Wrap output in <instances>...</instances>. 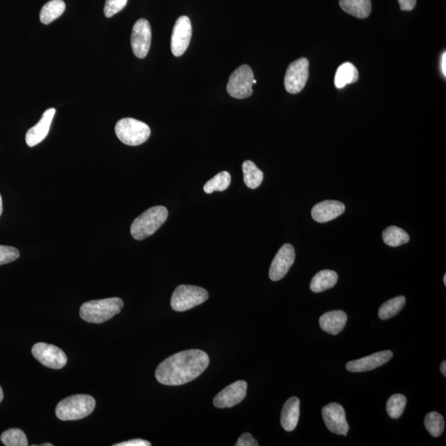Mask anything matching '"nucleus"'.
<instances>
[{
    "label": "nucleus",
    "mask_w": 446,
    "mask_h": 446,
    "mask_svg": "<svg viewBox=\"0 0 446 446\" xmlns=\"http://www.w3.org/2000/svg\"><path fill=\"white\" fill-rule=\"evenodd\" d=\"M295 261V250L290 244H285L276 254L270 268V279L273 281H279L288 274L289 268Z\"/></svg>",
    "instance_id": "obj_14"
},
{
    "label": "nucleus",
    "mask_w": 446,
    "mask_h": 446,
    "mask_svg": "<svg viewBox=\"0 0 446 446\" xmlns=\"http://www.w3.org/2000/svg\"><path fill=\"white\" fill-rule=\"evenodd\" d=\"M66 10V3L63 0H51L42 8L40 20L43 24H50L60 18Z\"/></svg>",
    "instance_id": "obj_23"
},
{
    "label": "nucleus",
    "mask_w": 446,
    "mask_h": 446,
    "mask_svg": "<svg viewBox=\"0 0 446 446\" xmlns=\"http://www.w3.org/2000/svg\"><path fill=\"white\" fill-rule=\"evenodd\" d=\"M406 404V398L402 394H394L387 402V413L393 419H398L404 413Z\"/></svg>",
    "instance_id": "obj_29"
},
{
    "label": "nucleus",
    "mask_w": 446,
    "mask_h": 446,
    "mask_svg": "<svg viewBox=\"0 0 446 446\" xmlns=\"http://www.w3.org/2000/svg\"><path fill=\"white\" fill-rule=\"evenodd\" d=\"M383 240L385 244L397 248L408 243L410 237L404 229L396 226L388 227L383 232Z\"/></svg>",
    "instance_id": "obj_25"
},
{
    "label": "nucleus",
    "mask_w": 446,
    "mask_h": 446,
    "mask_svg": "<svg viewBox=\"0 0 446 446\" xmlns=\"http://www.w3.org/2000/svg\"><path fill=\"white\" fill-rule=\"evenodd\" d=\"M254 80V73L251 68L248 65H242L229 77L228 93L230 96L238 99L248 98L253 93Z\"/></svg>",
    "instance_id": "obj_7"
},
{
    "label": "nucleus",
    "mask_w": 446,
    "mask_h": 446,
    "mask_svg": "<svg viewBox=\"0 0 446 446\" xmlns=\"http://www.w3.org/2000/svg\"><path fill=\"white\" fill-rule=\"evenodd\" d=\"M323 418L329 431L337 435L348 436L349 425L343 406L336 402L325 406Z\"/></svg>",
    "instance_id": "obj_12"
},
{
    "label": "nucleus",
    "mask_w": 446,
    "mask_h": 446,
    "mask_svg": "<svg viewBox=\"0 0 446 446\" xmlns=\"http://www.w3.org/2000/svg\"><path fill=\"white\" fill-rule=\"evenodd\" d=\"M246 392L248 384L243 380L237 381L214 397V404L216 409L232 408L245 400Z\"/></svg>",
    "instance_id": "obj_13"
},
{
    "label": "nucleus",
    "mask_w": 446,
    "mask_h": 446,
    "mask_svg": "<svg viewBox=\"0 0 446 446\" xmlns=\"http://www.w3.org/2000/svg\"><path fill=\"white\" fill-rule=\"evenodd\" d=\"M209 365V357L203 350H185L160 363L155 370V378L160 384L178 386L197 379Z\"/></svg>",
    "instance_id": "obj_1"
},
{
    "label": "nucleus",
    "mask_w": 446,
    "mask_h": 446,
    "mask_svg": "<svg viewBox=\"0 0 446 446\" xmlns=\"http://www.w3.org/2000/svg\"><path fill=\"white\" fill-rule=\"evenodd\" d=\"M53 444L51 443H47V444H42V446H53Z\"/></svg>",
    "instance_id": "obj_40"
},
{
    "label": "nucleus",
    "mask_w": 446,
    "mask_h": 446,
    "mask_svg": "<svg viewBox=\"0 0 446 446\" xmlns=\"http://www.w3.org/2000/svg\"><path fill=\"white\" fill-rule=\"evenodd\" d=\"M440 371H441V374H443L444 376H446V361H445L441 363Z\"/></svg>",
    "instance_id": "obj_37"
},
{
    "label": "nucleus",
    "mask_w": 446,
    "mask_h": 446,
    "mask_svg": "<svg viewBox=\"0 0 446 446\" xmlns=\"http://www.w3.org/2000/svg\"><path fill=\"white\" fill-rule=\"evenodd\" d=\"M393 354L391 350H384L361 359L348 363L346 370L353 373H361L377 369L392 359Z\"/></svg>",
    "instance_id": "obj_15"
},
{
    "label": "nucleus",
    "mask_w": 446,
    "mask_h": 446,
    "mask_svg": "<svg viewBox=\"0 0 446 446\" xmlns=\"http://www.w3.org/2000/svg\"><path fill=\"white\" fill-rule=\"evenodd\" d=\"M95 405L96 402L92 396L77 394L60 401L56 406L55 415L62 421H76L92 413Z\"/></svg>",
    "instance_id": "obj_3"
},
{
    "label": "nucleus",
    "mask_w": 446,
    "mask_h": 446,
    "mask_svg": "<svg viewBox=\"0 0 446 446\" xmlns=\"http://www.w3.org/2000/svg\"><path fill=\"white\" fill-rule=\"evenodd\" d=\"M32 353L37 361L50 369H62L67 363V354L53 345L39 342L33 345Z\"/></svg>",
    "instance_id": "obj_9"
},
{
    "label": "nucleus",
    "mask_w": 446,
    "mask_h": 446,
    "mask_svg": "<svg viewBox=\"0 0 446 446\" xmlns=\"http://www.w3.org/2000/svg\"><path fill=\"white\" fill-rule=\"evenodd\" d=\"M1 441L6 446H27L28 441L25 433L20 429H10L1 435Z\"/></svg>",
    "instance_id": "obj_30"
},
{
    "label": "nucleus",
    "mask_w": 446,
    "mask_h": 446,
    "mask_svg": "<svg viewBox=\"0 0 446 446\" xmlns=\"http://www.w3.org/2000/svg\"><path fill=\"white\" fill-rule=\"evenodd\" d=\"M123 307V301L119 298H105L85 302L80 310V318L89 323L101 324L119 314Z\"/></svg>",
    "instance_id": "obj_2"
},
{
    "label": "nucleus",
    "mask_w": 446,
    "mask_h": 446,
    "mask_svg": "<svg viewBox=\"0 0 446 446\" xmlns=\"http://www.w3.org/2000/svg\"><path fill=\"white\" fill-rule=\"evenodd\" d=\"M344 203L335 200H327L318 203L311 210V216L316 222L325 223L338 218L344 214Z\"/></svg>",
    "instance_id": "obj_17"
},
{
    "label": "nucleus",
    "mask_w": 446,
    "mask_h": 446,
    "mask_svg": "<svg viewBox=\"0 0 446 446\" xmlns=\"http://www.w3.org/2000/svg\"><path fill=\"white\" fill-rule=\"evenodd\" d=\"M19 257L18 249L12 246L0 245V266L16 261Z\"/></svg>",
    "instance_id": "obj_31"
},
{
    "label": "nucleus",
    "mask_w": 446,
    "mask_h": 446,
    "mask_svg": "<svg viewBox=\"0 0 446 446\" xmlns=\"http://www.w3.org/2000/svg\"><path fill=\"white\" fill-rule=\"evenodd\" d=\"M3 400V392L1 386H0V404H1V402Z\"/></svg>",
    "instance_id": "obj_39"
},
{
    "label": "nucleus",
    "mask_w": 446,
    "mask_h": 446,
    "mask_svg": "<svg viewBox=\"0 0 446 446\" xmlns=\"http://www.w3.org/2000/svg\"><path fill=\"white\" fill-rule=\"evenodd\" d=\"M358 80L359 72L352 63H343L337 69L335 76V85L337 89L344 88L346 85L356 83Z\"/></svg>",
    "instance_id": "obj_22"
},
{
    "label": "nucleus",
    "mask_w": 446,
    "mask_h": 446,
    "mask_svg": "<svg viewBox=\"0 0 446 446\" xmlns=\"http://www.w3.org/2000/svg\"><path fill=\"white\" fill-rule=\"evenodd\" d=\"M55 114V108H49L42 114L41 120L28 130L26 134V142L28 146L33 147L38 145L49 135Z\"/></svg>",
    "instance_id": "obj_16"
},
{
    "label": "nucleus",
    "mask_w": 446,
    "mask_h": 446,
    "mask_svg": "<svg viewBox=\"0 0 446 446\" xmlns=\"http://www.w3.org/2000/svg\"><path fill=\"white\" fill-rule=\"evenodd\" d=\"M444 284L446 285V275H444Z\"/></svg>",
    "instance_id": "obj_41"
},
{
    "label": "nucleus",
    "mask_w": 446,
    "mask_h": 446,
    "mask_svg": "<svg viewBox=\"0 0 446 446\" xmlns=\"http://www.w3.org/2000/svg\"><path fill=\"white\" fill-rule=\"evenodd\" d=\"M3 213V201L1 194H0V216H1Z\"/></svg>",
    "instance_id": "obj_38"
},
{
    "label": "nucleus",
    "mask_w": 446,
    "mask_h": 446,
    "mask_svg": "<svg viewBox=\"0 0 446 446\" xmlns=\"http://www.w3.org/2000/svg\"><path fill=\"white\" fill-rule=\"evenodd\" d=\"M245 184L249 189H257L261 185L264 174L254 162L246 161L242 164Z\"/></svg>",
    "instance_id": "obj_24"
},
{
    "label": "nucleus",
    "mask_w": 446,
    "mask_h": 446,
    "mask_svg": "<svg viewBox=\"0 0 446 446\" xmlns=\"http://www.w3.org/2000/svg\"><path fill=\"white\" fill-rule=\"evenodd\" d=\"M209 298L207 290L198 286L180 285L172 294L173 310L185 311L203 304Z\"/></svg>",
    "instance_id": "obj_6"
},
{
    "label": "nucleus",
    "mask_w": 446,
    "mask_h": 446,
    "mask_svg": "<svg viewBox=\"0 0 446 446\" xmlns=\"http://www.w3.org/2000/svg\"><path fill=\"white\" fill-rule=\"evenodd\" d=\"M300 415V400L296 397H290L285 402L281 413V426L286 431H292L296 428Z\"/></svg>",
    "instance_id": "obj_19"
},
{
    "label": "nucleus",
    "mask_w": 446,
    "mask_h": 446,
    "mask_svg": "<svg viewBox=\"0 0 446 446\" xmlns=\"http://www.w3.org/2000/svg\"><path fill=\"white\" fill-rule=\"evenodd\" d=\"M151 42V28L149 22L141 19L134 24L131 45L134 55L138 58H145L149 53Z\"/></svg>",
    "instance_id": "obj_11"
},
{
    "label": "nucleus",
    "mask_w": 446,
    "mask_h": 446,
    "mask_svg": "<svg viewBox=\"0 0 446 446\" xmlns=\"http://www.w3.org/2000/svg\"><path fill=\"white\" fill-rule=\"evenodd\" d=\"M192 37L191 21L187 16H181L177 19L173 28L171 51L175 56H181L189 45Z\"/></svg>",
    "instance_id": "obj_10"
},
{
    "label": "nucleus",
    "mask_w": 446,
    "mask_h": 446,
    "mask_svg": "<svg viewBox=\"0 0 446 446\" xmlns=\"http://www.w3.org/2000/svg\"><path fill=\"white\" fill-rule=\"evenodd\" d=\"M340 6L348 14L358 19H366L370 16L371 0H340Z\"/></svg>",
    "instance_id": "obj_21"
},
{
    "label": "nucleus",
    "mask_w": 446,
    "mask_h": 446,
    "mask_svg": "<svg viewBox=\"0 0 446 446\" xmlns=\"http://www.w3.org/2000/svg\"><path fill=\"white\" fill-rule=\"evenodd\" d=\"M441 70H443V73L444 74V76L445 77V76H446V53H445V51L443 55V59H441Z\"/></svg>",
    "instance_id": "obj_36"
},
{
    "label": "nucleus",
    "mask_w": 446,
    "mask_h": 446,
    "mask_svg": "<svg viewBox=\"0 0 446 446\" xmlns=\"http://www.w3.org/2000/svg\"><path fill=\"white\" fill-rule=\"evenodd\" d=\"M127 3L128 0H106L105 15L107 18H112V16L122 11Z\"/></svg>",
    "instance_id": "obj_32"
},
{
    "label": "nucleus",
    "mask_w": 446,
    "mask_h": 446,
    "mask_svg": "<svg viewBox=\"0 0 446 446\" xmlns=\"http://www.w3.org/2000/svg\"><path fill=\"white\" fill-rule=\"evenodd\" d=\"M168 218V210L163 206L151 207L133 221L131 234L134 239L141 241L153 235Z\"/></svg>",
    "instance_id": "obj_4"
},
{
    "label": "nucleus",
    "mask_w": 446,
    "mask_h": 446,
    "mask_svg": "<svg viewBox=\"0 0 446 446\" xmlns=\"http://www.w3.org/2000/svg\"><path fill=\"white\" fill-rule=\"evenodd\" d=\"M425 427L427 430L433 437H439L443 434L445 429V420L440 413L431 411L426 415Z\"/></svg>",
    "instance_id": "obj_28"
},
{
    "label": "nucleus",
    "mask_w": 446,
    "mask_h": 446,
    "mask_svg": "<svg viewBox=\"0 0 446 446\" xmlns=\"http://www.w3.org/2000/svg\"><path fill=\"white\" fill-rule=\"evenodd\" d=\"M406 304L404 296H397L384 302L379 310V317L382 320H388L400 314Z\"/></svg>",
    "instance_id": "obj_26"
},
{
    "label": "nucleus",
    "mask_w": 446,
    "mask_h": 446,
    "mask_svg": "<svg viewBox=\"0 0 446 446\" xmlns=\"http://www.w3.org/2000/svg\"><path fill=\"white\" fill-rule=\"evenodd\" d=\"M309 77V62L300 58L289 65L284 77V87L289 93L295 94L305 89Z\"/></svg>",
    "instance_id": "obj_8"
},
{
    "label": "nucleus",
    "mask_w": 446,
    "mask_h": 446,
    "mask_svg": "<svg viewBox=\"0 0 446 446\" xmlns=\"http://www.w3.org/2000/svg\"><path fill=\"white\" fill-rule=\"evenodd\" d=\"M149 441L141 439H134L125 443L115 444L114 446H151Z\"/></svg>",
    "instance_id": "obj_34"
},
{
    "label": "nucleus",
    "mask_w": 446,
    "mask_h": 446,
    "mask_svg": "<svg viewBox=\"0 0 446 446\" xmlns=\"http://www.w3.org/2000/svg\"><path fill=\"white\" fill-rule=\"evenodd\" d=\"M115 132L119 139L128 146H139L148 140L151 136L149 126L139 120L126 118L119 121L115 126Z\"/></svg>",
    "instance_id": "obj_5"
},
{
    "label": "nucleus",
    "mask_w": 446,
    "mask_h": 446,
    "mask_svg": "<svg viewBox=\"0 0 446 446\" xmlns=\"http://www.w3.org/2000/svg\"><path fill=\"white\" fill-rule=\"evenodd\" d=\"M231 175L228 171L220 172L213 179L207 181L203 190L206 194H212L214 191H224L231 184Z\"/></svg>",
    "instance_id": "obj_27"
},
{
    "label": "nucleus",
    "mask_w": 446,
    "mask_h": 446,
    "mask_svg": "<svg viewBox=\"0 0 446 446\" xmlns=\"http://www.w3.org/2000/svg\"><path fill=\"white\" fill-rule=\"evenodd\" d=\"M397 1L400 4L401 10L404 11L413 10L417 3V0H397Z\"/></svg>",
    "instance_id": "obj_35"
},
{
    "label": "nucleus",
    "mask_w": 446,
    "mask_h": 446,
    "mask_svg": "<svg viewBox=\"0 0 446 446\" xmlns=\"http://www.w3.org/2000/svg\"><path fill=\"white\" fill-rule=\"evenodd\" d=\"M236 446H258L259 443L250 433H244L238 439Z\"/></svg>",
    "instance_id": "obj_33"
},
{
    "label": "nucleus",
    "mask_w": 446,
    "mask_h": 446,
    "mask_svg": "<svg viewBox=\"0 0 446 446\" xmlns=\"http://www.w3.org/2000/svg\"><path fill=\"white\" fill-rule=\"evenodd\" d=\"M338 275L335 271L324 270L318 273L311 281L310 289L314 293H322L336 284Z\"/></svg>",
    "instance_id": "obj_20"
},
{
    "label": "nucleus",
    "mask_w": 446,
    "mask_h": 446,
    "mask_svg": "<svg viewBox=\"0 0 446 446\" xmlns=\"http://www.w3.org/2000/svg\"><path fill=\"white\" fill-rule=\"evenodd\" d=\"M348 322V315L343 311H328L319 320L320 327L329 334L336 336L343 330Z\"/></svg>",
    "instance_id": "obj_18"
}]
</instances>
